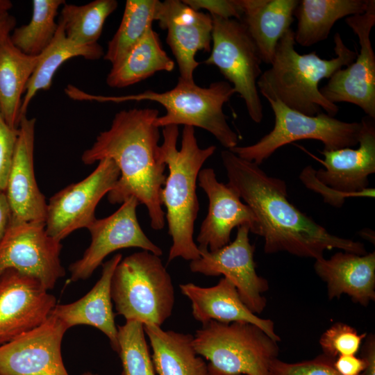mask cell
Masks as SVG:
<instances>
[{
    "mask_svg": "<svg viewBox=\"0 0 375 375\" xmlns=\"http://www.w3.org/2000/svg\"><path fill=\"white\" fill-rule=\"evenodd\" d=\"M221 158L227 184L236 190L259 222L265 253L286 251L315 260L333 249L358 255L367 253L362 242L330 233L292 204L284 181L268 176L260 165L228 149L222 151Z\"/></svg>",
    "mask_w": 375,
    "mask_h": 375,
    "instance_id": "cell-1",
    "label": "cell"
},
{
    "mask_svg": "<svg viewBox=\"0 0 375 375\" xmlns=\"http://www.w3.org/2000/svg\"><path fill=\"white\" fill-rule=\"evenodd\" d=\"M158 116V110L152 108L118 112L110 127L101 132L81 156L88 165L104 158L115 162L120 174L107 194L109 202L122 203L135 197L147 207L154 230L162 229L165 223L160 194L167 165L158 144L159 128L154 123Z\"/></svg>",
    "mask_w": 375,
    "mask_h": 375,
    "instance_id": "cell-2",
    "label": "cell"
},
{
    "mask_svg": "<svg viewBox=\"0 0 375 375\" xmlns=\"http://www.w3.org/2000/svg\"><path fill=\"white\" fill-rule=\"evenodd\" d=\"M333 40L336 56L331 59L322 58L315 51L301 55L295 49L294 31L288 29L276 46L271 67L258 80L259 94L307 115H317L323 110L334 117L339 107L322 95L319 83L352 63L358 53L344 43L339 33Z\"/></svg>",
    "mask_w": 375,
    "mask_h": 375,
    "instance_id": "cell-3",
    "label": "cell"
},
{
    "mask_svg": "<svg viewBox=\"0 0 375 375\" xmlns=\"http://www.w3.org/2000/svg\"><path fill=\"white\" fill-rule=\"evenodd\" d=\"M162 133L163 142L160 147L169 174L160 198L166 208L168 232L172 239L168 262L178 257L192 261L200 257L199 249L193 240L194 222L199 210L196 192L198 174L216 147L200 148L194 127L190 126L183 127L179 150L176 146L178 126H165Z\"/></svg>",
    "mask_w": 375,
    "mask_h": 375,
    "instance_id": "cell-4",
    "label": "cell"
},
{
    "mask_svg": "<svg viewBox=\"0 0 375 375\" xmlns=\"http://www.w3.org/2000/svg\"><path fill=\"white\" fill-rule=\"evenodd\" d=\"M234 94V88L226 81H215L203 88L179 77L174 88L162 92L149 90L135 94L106 97L92 94L73 87L69 96L74 100L98 102H157L166 110L164 115L155 119L157 127L170 125L199 127L210 133L224 148L231 149L238 146V135L228 124L223 107Z\"/></svg>",
    "mask_w": 375,
    "mask_h": 375,
    "instance_id": "cell-5",
    "label": "cell"
},
{
    "mask_svg": "<svg viewBox=\"0 0 375 375\" xmlns=\"http://www.w3.org/2000/svg\"><path fill=\"white\" fill-rule=\"evenodd\" d=\"M117 314L126 321L161 325L172 315L174 289L160 256L148 251L132 253L117 265L111 281Z\"/></svg>",
    "mask_w": 375,
    "mask_h": 375,
    "instance_id": "cell-6",
    "label": "cell"
},
{
    "mask_svg": "<svg viewBox=\"0 0 375 375\" xmlns=\"http://www.w3.org/2000/svg\"><path fill=\"white\" fill-rule=\"evenodd\" d=\"M193 347L208 361V375H270L278 342L257 326L210 320L196 331Z\"/></svg>",
    "mask_w": 375,
    "mask_h": 375,
    "instance_id": "cell-7",
    "label": "cell"
},
{
    "mask_svg": "<svg viewBox=\"0 0 375 375\" xmlns=\"http://www.w3.org/2000/svg\"><path fill=\"white\" fill-rule=\"evenodd\" d=\"M267 100L274 115V128L255 144L228 149L242 159L260 165L281 147L301 140H318L327 151L358 144L360 122L341 121L323 112L310 116L278 100Z\"/></svg>",
    "mask_w": 375,
    "mask_h": 375,
    "instance_id": "cell-8",
    "label": "cell"
},
{
    "mask_svg": "<svg viewBox=\"0 0 375 375\" xmlns=\"http://www.w3.org/2000/svg\"><path fill=\"white\" fill-rule=\"evenodd\" d=\"M211 17L212 47L204 63L219 69L243 99L251 120L260 123L263 106L257 82L262 73V62L257 47L242 21Z\"/></svg>",
    "mask_w": 375,
    "mask_h": 375,
    "instance_id": "cell-9",
    "label": "cell"
},
{
    "mask_svg": "<svg viewBox=\"0 0 375 375\" xmlns=\"http://www.w3.org/2000/svg\"><path fill=\"white\" fill-rule=\"evenodd\" d=\"M119 174L115 162L104 158L84 179L56 192L47 203V233L61 241L74 231L88 228L96 219L99 202L113 188Z\"/></svg>",
    "mask_w": 375,
    "mask_h": 375,
    "instance_id": "cell-10",
    "label": "cell"
},
{
    "mask_svg": "<svg viewBox=\"0 0 375 375\" xmlns=\"http://www.w3.org/2000/svg\"><path fill=\"white\" fill-rule=\"evenodd\" d=\"M60 241L46 231L45 223L10 224L0 243V275L12 269L39 280L47 290L53 289L65 275L61 265Z\"/></svg>",
    "mask_w": 375,
    "mask_h": 375,
    "instance_id": "cell-11",
    "label": "cell"
},
{
    "mask_svg": "<svg viewBox=\"0 0 375 375\" xmlns=\"http://www.w3.org/2000/svg\"><path fill=\"white\" fill-rule=\"evenodd\" d=\"M345 22L358 37L360 51L352 63L335 72L319 90L330 102L352 103L375 119V53L370 40L375 1L369 0L364 13L347 17Z\"/></svg>",
    "mask_w": 375,
    "mask_h": 375,
    "instance_id": "cell-12",
    "label": "cell"
},
{
    "mask_svg": "<svg viewBox=\"0 0 375 375\" xmlns=\"http://www.w3.org/2000/svg\"><path fill=\"white\" fill-rule=\"evenodd\" d=\"M249 228H238L235 240L213 251L199 249L200 257L192 260V272L208 276L223 275L235 287L238 293L248 308L255 314H260L266 307L263 296L269 288L268 281L260 276L254 261L255 247L249 238Z\"/></svg>",
    "mask_w": 375,
    "mask_h": 375,
    "instance_id": "cell-13",
    "label": "cell"
},
{
    "mask_svg": "<svg viewBox=\"0 0 375 375\" xmlns=\"http://www.w3.org/2000/svg\"><path fill=\"white\" fill-rule=\"evenodd\" d=\"M139 204L130 197L114 213L89 225L91 242L82 258L69 265L71 281L88 278L108 255L119 249L136 247L158 256L162 254L140 227L136 215Z\"/></svg>",
    "mask_w": 375,
    "mask_h": 375,
    "instance_id": "cell-14",
    "label": "cell"
},
{
    "mask_svg": "<svg viewBox=\"0 0 375 375\" xmlns=\"http://www.w3.org/2000/svg\"><path fill=\"white\" fill-rule=\"evenodd\" d=\"M56 303L37 278L4 271L0 275V346L44 322Z\"/></svg>",
    "mask_w": 375,
    "mask_h": 375,
    "instance_id": "cell-15",
    "label": "cell"
},
{
    "mask_svg": "<svg viewBox=\"0 0 375 375\" xmlns=\"http://www.w3.org/2000/svg\"><path fill=\"white\" fill-rule=\"evenodd\" d=\"M49 315L44 322L0 346V375H69L61 343L67 331Z\"/></svg>",
    "mask_w": 375,
    "mask_h": 375,
    "instance_id": "cell-16",
    "label": "cell"
},
{
    "mask_svg": "<svg viewBox=\"0 0 375 375\" xmlns=\"http://www.w3.org/2000/svg\"><path fill=\"white\" fill-rule=\"evenodd\" d=\"M197 183L208 199V214L197 238L199 249L213 251L227 245L232 230L244 225L260 235V226L254 212L234 188L217 181L213 169H201Z\"/></svg>",
    "mask_w": 375,
    "mask_h": 375,
    "instance_id": "cell-17",
    "label": "cell"
},
{
    "mask_svg": "<svg viewBox=\"0 0 375 375\" xmlns=\"http://www.w3.org/2000/svg\"><path fill=\"white\" fill-rule=\"evenodd\" d=\"M156 21L167 31L166 41L176 60L179 77L194 82V72L199 65L196 53L211 50V15L193 10L183 1L166 0L160 2Z\"/></svg>",
    "mask_w": 375,
    "mask_h": 375,
    "instance_id": "cell-18",
    "label": "cell"
},
{
    "mask_svg": "<svg viewBox=\"0 0 375 375\" xmlns=\"http://www.w3.org/2000/svg\"><path fill=\"white\" fill-rule=\"evenodd\" d=\"M36 119L24 116L8 177L5 194L10 210V224L45 223L47 203L34 172L33 153Z\"/></svg>",
    "mask_w": 375,
    "mask_h": 375,
    "instance_id": "cell-19",
    "label": "cell"
},
{
    "mask_svg": "<svg viewBox=\"0 0 375 375\" xmlns=\"http://www.w3.org/2000/svg\"><path fill=\"white\" fill-rule=\"evenodd\" d=\"M375 119H361L359 147L323 150L325 169L315 170L316 178L330 188L344 193L358 194L369 188L368 177L375 172Z\"/></svg>",
    "mask_w": 375,
    "mask_h": 375,
    "instance_id": "cell-20",
    "label": "cell"
},
{
    "mask_svg": "<svg viewBox=\"0 0 375 375\" xmlns=\"http://www.w3.org/2000/svg\"><path fill=\"white\" fill-rule=\"evenodd\" d=\"M181 293L191 301L193 317L202 324L210 320L223 324L245 322L262 329L272 340L279 342L274 322L252 312L240 299L234 285L222 278L212 287L203 288L192 283L179 285Z\"/></svg>",
    "mask_w": 375,
    "mask_h": 375,
    "instance_id": "cell-21",
    "label": "cell"
},
{
    "mask_svg": "<svg viewBox=\"0 0 375 375\" xmlns=\"http://www.w3.org/2000/svg\"><path fill=\"white\" fill-rule=\"evenodd\" d=\"M316 274L326 283L328 299L348 295L367 306L375 300V253L365 255L339 251L329 259L315 260Z\"/></svg>",
    "mask_w": 375,
    "mask_h": 375,
    "instance_id": "cell-22",
    "label": "cell"
},
{
    "mask_svg": "<svg viewBox=\"0 0 375 375\" xmlns=\"http://www.w3.org/2000/svg\"><path fill=\"white\" fill-rule=\"evenodd\" d=\"M117 253L102 265L101 276L94 287L78 300L56 305L50 315L58 318L67 328L85 324L104 333L112 349L118 351L117 327L115 322L111 297V281L114 271L122 260Z\"/></svg>",
    "mask_w": 375,
    "mask_h": 375,
    "instance_id": "cell-23",
    "label": "cell"
},
{
    "mask_svg": "<svg viewBox=\"0 0 375 375\" xmlns=\"http://www.w3.org/2000/svg\"><path fill=\"white\" fill-rule=\"evenodd\" d=\"M299 0H239L242 22L256 44L262 62L270 65L276 46L290 28Z\"/></svg>",
    "mask_w": 375,
    "mask_h": 375,
    "instance_id": "cell-24",
    "label": "cell"
},
{
    "mask_svg": "<svg viewBox=\"0 0 375 375\" xmlns=\"http://www.w3.org/2000/svg\"><path fill=\"white\" fill-rule=\"evenodd\" d=\"M144 329L158 375H208L207 363L195 351L191 334L165 331L151 324H144Z\"/></svg>",
    "mask_w": 375,
    "mask_h": 375,
    "instance_id": "cell-25",
    "label": "cell"
},
{
    "mask_svg": "<svg viewBox=\"0 0 375 375\" xmlns=\"http://www.w3.org/2000/svg\"><path fill=\"white\" fill-rule=\"evenodd\" d=\"M369 0H301L294 15L295 42L305 47L325 40L336 22L364 13Z\"/></svg>",
    "mask_w": 375,
    "mask_h": 375,
    "instance_id": "cell-26",
    "label": "cell"
},
{
    "mask_svg": "<svg viewBox=\"0 0 375 375\" xmlns=\"http://www.w3.org/2000/svg\"><path fill=\"white\" fill-rule=\"evenodd\" d=\"M9 36L0 43V110L7 124L17 129L22 118V96L37 64L38 56L22 52L12 43Z\"/></svg>",
    "mask_w": 375,
    "mask_h": 375,
    "instance_id": "cell-27",
    "label": "cell"
},
{
    "mask_svg": "<svg viewBox=\"0 0 375 375\" xmlns=\"http://www.w3.org/2000/svg\"><path fill=\"white\" fill-rule=\"evenodd\" d=\"M174 67V61L163 49L158 35L151 28L122 60L112 65L106 83L111 88H125L156 72H170Z\"/></svg>",
    "mask_w": 375,
    "mask_h": 375,
    "instance_id": "cell-28",
    "label": "cell"
},
{
    "mask_svg": "<svg viewBox=\"0 0 375 375\" xmlns=\"http://www.w3.org/2000/svg\"><path fill=\"white\" fill-rule=\"evenodd\" d=\"M103 55V49L99 43L80 45L72 42L66 37L63 26L58 22V28L53 40L38 56L37 64L23 97L22 117L26 116L28 107L36 93L40 90L49 89L56 72L66 60L78 56L88 60H98Z\"/></svg>",
    "mask_w": 375,
    "mask_h": 375,
    "instance_id": "cell-29",
    "label": "cell"
},
{
    "mask_svg": "<svg viewBox=\"0 0 375 375\" xmlns=\"http://www.w3.org/2000/svg\"><path fill=\"white\" fill-rule=\"evenodd\" d=\"M158 0H127L121 23L108 42L103 59L118 62L152 28L160 4Z\"/></svg>",
    "mask_w": 375,
    "mask_h": 375,
    "instance_id": "cell-30",
    "label": "cell"
},
{
    "mask_svg": "<svg viewBox=\"0 0 375 375\" xmlns=\"http://www.w3.org/2000/svg\"><path fill=\"white\" fill-rule=\"evenodd\" d=\"M116 0H95L82 6L65 3L59 22L66 37L80 45L95 44L107 17L117 8Z\"/></svg>",
    "mask_w": 375,
    "mask_h": 375,
    "instance_id": "cell-31",
    "label": "cell"
},
{
    "mask_svg": "<svg viewBox=\"0 0 375 375\" xmlns=\"http://www.w3.org/2000/svg\"><path fill=\"white\" fill-rule=\"evenodd\" d=\"M64 0H33L31 21L15 28L9 38L12 43L24 53L39 56L51 42L58 28L55 21Z\"/></svg>",
    "mask_w": 375,
    "mask_h": 375,
    "instance_id": "cell-32",
    "label": "cell"
},
{
    "mask_svg": "<svg viewBox=\"0 0 375 375\" xmlns=\"http://www.w3.org/2000/svg\"><path fill=\"white\" fill-rule=\"evenodd\" d=\"M117 340L122 375H156L142 323L130 320L118 326Z\"/></svg>",
    "mask_w": 375,
    "mask_h": 375,
    "instance_id": "cell-33",
    "label": "cell"
},
{
    "mask_svg": "<svg viewBox=\"0 0 375 375\" xmlns=\"http://www.w3.org/2000/svg\"><path fill=\"white\" fill-rule=\"evenodd\" d=\"M366 336L365 333L358 334L352 326L338 322L322 335L319 344L323 354L335 359L340 356L355 355Z\"/></svg>",
    "mask_w": 375,
    "mask_h": 375,
    "instance_id": "cell-34",
    "label": "cell"
},
{
    "mask_svg": "<svg viewBox=\"0 0 375 375\" xmlns=\"http://www.w3.org/2000/svg\"><path fill=\"white\" fill-rule=\"evenodd\" d=\"M334 360L324 354L297 362L276 358L271 364L270 375H340L333 366Z\"/></svg>",
    "mask_w": 375,
    "mask_h": 375,
    "instance_id": "cell-35",
    "label": "cell"
},
{
    "mask_svg": "<svg viewBox=\"0 0 375 375\" xmlns=\"http://www.w3.org/2000/svg\"><path fill=\"white\" fill-rule=\"evenodd\" d=\"M18 138V128H10L0 110V192L6 191Z\"/></svg>",
    "mask_w": 375,
    "mask_h": 375,
    "instance_id": "cell-36",
    "label": "cell"
},
{
    "mask_svg": "<svg viewBox=\"0 0 375 375\" xmlns=\"http://www.w3.org/2000/svg\"><path fill=\"white\" fill-rule=\"evenodd\" d=\"M315 172V169L312 167L307 166L303 169L299 178L308 188L317 191L322 195L328 190V192L324 197V201L331 206L340 208L344 204L345 199L349 197H374V188H368L363 192L358 194L344 193L333 190L320 183L316 178Z\"/></svg>",
    "mask_w": 375,
    "mask_h": 375,
    "instance_id": "cell-37",
    "label": "cell"
},
{
    "mask_svg": "<svg viewBox=\"0 0 375 375\" xmlns=\"http://www.w3.org/2000/svg\"><path fill=\"white\" fill-rule=\"evenodd\" d=\"M193 10L205 9L210 15L242 20L243 13L239 0H182Z\"/></svg>",
    "mask_w": 375,
    "mask_h": 375,
    "instance_id": "cell-38",
    "label": "cell"
},
{
    "mask_svg": "<svg viewBox=\"0 0 375 375\" xmlns=\"http://www.w3.org/2000/svg\"><path fill=\"white\" fill-rule=\"evenodd\" d=\"M333 366L340 375H361L366 362L363 358L344 355L338 356L333 361Z\"/></svg>",
    "mask_w": 375,
    "mask_h": 375,
    "instance_id": "cell-39",
    "label": "cell"
},
{
    "mask_svg": "<svg viewBox=\"0 0 375 375\" xmlns=\"http://www.w3.org/2000/svg\"><path fill=\"white\" fill-rule=\"evenodd\" d=\"M362 358L366 366L362 375H375V338L373 334L366 336L362 347Z\"/></svg>",
    "mask_w": 375,
    "mask_h": 375,
    "instance_id": "cell-40",
    "label": "cell"
},
{
    "mask_svg": "<svg viewBox=\"0 0 375 375\" xmlns=\"http://www.w3.org/2000/svg\"><path fill=\"white\" fill-rule=\"evenodd\" d=\"M10 223V210L4 192H0V243Z\"/></svg>",
    "mask_w": 375,
    "mask_h": 375,
    "instance_id": "cell-41",
    "label": "cell"
},
{
    "mask_svg": "<svg viewBox=\"0 0 375 375\" xmlns=\"http://www.w3.org/2000/svg\"><path fill=\"white\" fill-rule=\"evenodd\" d=\"M15 25L16 19L9 12H0V43L10 35Z\"/></svg>",
    "mask_w": 375,
    "mask_h": 375,
    "instance_id": "cell-42",
    "label": "cell"
},
{
    "mask_svg": "<svg viewBox=\"0 0 375 375\" xmlns=\"http://www.w3.org/2000/svg\"><path fill=\"white\" fill-rule=\"evenodd\" d=\"M12 7V3L10 0H0V12H8Z\"/></svg>",
    "mask_w": 375,
    "mask_h": 375,
    "instance_id": "cell-43",
    "label": "cell"
},
{
    "mask_svg": "<svg viewBox=\"0 0 375 375\" xmlns=\"http://www.w3.org/2000/svg\"><path fill=\"white\" fill-rule=\"evenodd\" d=\"M81 375H98V374L92 373L90 372H85L83 373Z\"/></svg>",
    "mask_w": 375,
    "mask_h": 375,
    "instance_id": "cell-44",
    "label": "cell"
}]
</instances>
